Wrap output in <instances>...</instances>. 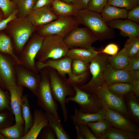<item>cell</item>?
I'll return each instance as SVG.
<instances>
[{
    "label": "cell",
    "instance_id": "obj_30",
    "mask_svg": "<svg viewBox=\"0 0 139 139\" xmlns=\"http://www.w3.org/2000/svg\"><path fill=\"white\" fill-rule=\"evenodd\" d=\"M47 116L48 125L54 131L57 139H70V137L64 129L60 120L57 119L53 114L45 112Z\"/></svg>",
    "mask_w": 139,
    "mask_h": 139
},
{
    "label": "cell",
    "instance_id": "obj_13",
    "mask_svg": "<svg viewBox=\"0 0 139 139\" xmlns=\"http://www.w3.org/2000/svg\"><path fill=\"white\" fill-rule=\"evenodd\" d=\"M15 68L16 84L27 88L37 97L38 89L41 80L40 74L21 65H15Z\"/></svg>",
    "mask_w": 139,
    "mask_h": 139
},
{
    "label": "cell",
    "instance_id": "obj_16",
    "mask_svg": "<svg viewBox=\"0 0 139 139\" xmlns=\"http://www.w3.org/2000/svg\"><path fill=\"white\" fill-rule=\"evenodd\" d=\"M27 17L36 28L47 24L58 18L53 11L50 5L33 10Z\"/></svg>",
    "mask_w": 139,
    "mask_h": 139
},
{
    "label": "cell",
    "instance_id": "obj_41",
    "mask_svg": "<svg viewBox=\"0 0 139 139\" xmlns=\"http://www.w3.org/2000/svg\"><path fill=\"white\" fill-rule=\"evenodd\" d=\"M107 0H90L87 9L98 13H100L107 4Z\"/></svg>",
    "mask_w": 139,
    "mask_h": 139
},
{
    "label": "cell",
    "instance_id": "obj_25",
    "mask_svg": "<svg viewBox=\"0 0 139 139\" xmlns=\"http://www.w3.org/2000/svg\"><path fill=\"white\" fill-rule=\"evenodd\" d=\"M128 12L126 9L119 8L107 3L101 12V14L107 23L113 20L126 18Z\"/></svg>",
    "mask_w": 139,
    "mask_h": 139
},
{
    "label": "cell",
    "instance_id": "obj_23",
    "mask_svg": "<svg viewBox=\"0 0 139 139\" xmlns=\"http://www.w3.org/2000/svg\"><path fill=\"white\" fill-rule=\"evenodd\" d=\"M130 119L138 125L139 124V103L138 98L133 92L126 94L124 97Z\"/></svg>",
    "mask_w": 139,
    "mask_h": 139
},
{
    "label": "cell",
    "instance_id": "obj_49",
    "mask_svg": "<svg viewBox=\"0 0 139 139\" xmlns=\"http://www.w3.org/2000/svg\"><path fill=\"white\" fill-rule=\"evenodd\" d=\"M53 0H37L33 10H35L47 5H51Z\"/></svg>",
    "mask_w": 139,
    "mask_h": 139
},
{
    "label": "cell",
    "instance_id": "obj_9",
    "mask_svg": "<svg viewBox=\"0 0 139 139\" xmlns=\"http://www.w3.org/2000/svg\"><path fill=\"white\" fill-rule=\"evenodd\" d=\"M72 85L75 94L74 96L66 97V103L70 101L75 102L79 106V110L84 113H96L103 108L100 100L95 94L84 91L77 86Z\"/></svg>",
    "mask_w": 139,
    "mask_h": 139
},
{
    "label": "cell",
    "instance_id": "obj_43",
    "mask_svg": "<svg viewBox=\"0 0 139 139\" xmlns=\"http://www.w3.org/2000/svg\"><path fill=\"white\" fill-rule=\"evenodd\" d=\"M40 137L41 139H55L57 138L56 134L53 129L49 125L42 129Z\"/></svg>",
    "mask_w": 139,
    "mask_h": 139
},
{
    "label": "cell",
    "instance_id": "obj_38",
    "mask_svg": "<svg viewBox=\"0 0 139 139\" xmlns=\"http://www.w3.org/2000/svg\"><path fill=\"white\" fill-rule=\"evenodd\" d=\"M6 111L12 112L10 105V95L8 90L4 91L0 86V112Z\"/></svg>",
    "mask_w": 139,
    "mask_h": 139
},
{
    "label": "cell",
    "instance_id": "obj_11",
    "mask_svg": "<svg viewBox=\"0 0 139 139\" xmlns=\"http://www.w3.org/2000/svg\"><path fill=\"white\" fill-rule=\"evenodd\" d=\"M44 38L38 34L33 36L24 47L19 57L21 65L37 73L39 72L36 67L35 59L41 47Z\"/></svg>",
    "mask_w": 139,
    "mask_h": 139
},
{
    "label": "cell",
    "instance_id": "obj_35",
    "mask_svg": "<svg viewBox=\"0 0 139 139\" xmlns=\"http://www.w3.org/2000/svg\"><path fill=\"white\" fill-rule=\"evenodd\" d=\"M37 0H23L17 4L19 18L27 16L31 11Z\"/></svg>",
    "mask_w": 139,
    "mask_h": 139
},
{
    "label": "cell",
    "instance_id": "obj_55",
    "mask_svg": "<svg viewBox=\"0 0 139 139\" xmlns=\"http://www.w3.org/2000/svg\"><path fill=\"white\" fill-rule=\"evenodd\" d=\"M0 17L4 18L3 13H2V12L0 8Z\"/></svg>",
    "mask_w": 139,
    "mask_h": 139
},
{
    "label": "cell",
    "instance_id": "obj_37",
    "mask_svg": "<svg viewBox=\"0 0 139 139\" xmlns=\"http://www.w3.org/2000/svg\"><path fill=\"white\" fill-rule=\"evenodd\" d=\"M139 2V0H108L107 3L117 7L130 10L138 6Z\"/></svg>",
    "mask_w": 139,
    "mask_h": 139
},
{
    "label": "cell",
    "instance_id": "obj_4",
    "mask_svg": "<svg viewBox=\"0 0 139 139\" xmlns=\"http://www.w3.org/2000/svg\"><path fill=\"white\" fill-rule=\"evenodd\" d=\"M72 59L66 56L61 58L53 59H49L44 62H35L37 70L39 72L45 67H50L55 70L63 78L67 79L66 76H68L67 81L71 85L78 87L82 85L87 77L88 74L80 76H76L72 73L71 68Z\"/></svg>",
    "mask_w": 139,
    "mask_h": 139
},
{
    "label": "cell",
    "instance_id": "obj_12",
    "mask_svg": "<svg viewBox=\"0 0 139 139\" xmlns=\"http://www.w3.org/2000/svg\"><path fill=\"white\" fill-rule=\"evenodd\" d=\"M95 94L100 100L103 108L119 111L130 119L124 99L112 94L105 81Z\"/></svg>",
    "mask_w": 139,
    "mask_h": 139
},
{
    "label": "cell",
    "instance_id": "obj_32",
    "mask_svg": "<svg viewBox=\"0 0 139 139\" xmlns=\"http://www.w3.org/2000/svg\"><path fill=\"white\" fill-rule=\"evenodd\" d=\"M129 56L124 48L114 56L107 57L109 63L114 68L123 69L128 63Z\"/></svg>",
    "mask_w": 139,
    "mask_h": 139
},
{
    "label": "cell",
    "instance_id": "obj_45",
    "mask_svg": "<svg viewBox=\"0 0 139 139\" xmlns=\"http://www.w3.org/2000/svg\"><path fill=\"white\" fill-rule=\"evenodd\" d=\"M118 46L114 43H111L107 45L102 51H98V54L105 53L111 56H114L118 53Z\"/></svg>",
    "mask_w": 139,
    "mask_h": 139
},
{
    "label": "cell",
    "instance_id": "obj_7",
    "mask_svg": "<svg viewBox=\"0 0 139 139\" xmlns=\"http://www.w3.org/2000/svg\"><path fill=\"white\" fill-rule=\"evenodd\" d=\"M107 56L102 53L98 54L90 62L89 69L92 77L87 83L78 86L84 91L95 93L105 81L104 74L109 63Z\"/></svg>",
    "mask_w": 139,
    "mask_h": 139
},
{
    "label": "cell",
    "instance_id": "obj_14",
    "mask_svg": "<svg viewBox=\"0 0 139 139\" xmlns=\"http://www.w3.org/2000/svg\"><path fill=\"white\" fill-rule=\"evenodd\" d=\"M15 65L9 56L0 52V86L3 89L16 84Z\"/></svg>",
    "mask_w": 139,
    "mask_h": 139
},
{
    "label": "cell",
    "instance_id": "obj_21",
    "mask_svg": "<svg viewBox=\"0 0 139 139\" xmlns=\"http://www.w3.org/2000/svg\"><path fill=\"white\" fill-rule=\"evenodd\" d=\"M107 110L103 108L99 111L96 113H84L75 108L73 115L71 118L75 125H86L89 123L94 122L106 119Z\"/></svg>",
    "mask_w": 139,
    "mask_h": 139
},
{
    "label": "cell",
    "instance_id": "obj_46",
    "mask_svg": "<svg viewBox=\"0 0 139 139\" xmlns=\"http://www.w3.org/2000/svg\"><path fill=\"white\" fill-rule=\"evenodd\" d=\"M128 19L137 23H139V6L132 9L128 12L127 18Z\"/></svg>",
    "mask_w": 139,
    "mask_h": 139
},
{
    "label": "cell",
    "instance_id": "obj_47",
    "mask_svg": "<svg viewBox=\"0 0 139 139\" xmlns=\"http://www.w3.org/2000/svg\"><path fill=\"white\" fill-rule=\"evenodd\" d=\"M18 12V8L15 10L8 18L4 19L0 22V31L6 28L8 23L17 18V15Z\"/></svg>",
    "mask_w": 139,
    "mask_h": 139
},
{
    "label": "cell",
    "instance_id": "obj_33",
    "mask_svg": "<svg viewBox=\"0 0 139 139\" xmlns=\"http://www.w3.org/2000/svg\"><path fill=\"white\" fill-rule=\"evenodd\" d=\"M107 85L112 94L123 99L126 94L133 91V86L131 83H116Z\"/></svg>",
    "mask_w": 139,
    "mask_h": 139
},
{
    "label": "cell",
    "instance_id": "obj_5",
    "mask_svg": "<svg viewBox=\"0 0 139 139\" xmlns=\"http://www.w3.org/2000/svg\"><path fill=\"white\" fill-rule=\"evenodd\" d=\"M41 78L38 90V104L45 112L51 113L60 120L58 112V105L53 96L47 68H44L39 72Z\"/></svg>",
    "mask_w": 139,
    "mask_h": 139
},
{
    "label": "cell",
    "instance_id": "obj_2",
    "mask_svg": "<svg viewBox=\"0 0 139 139\" xmlns=\"http://www.w3.org/2000/svg\"><path fill=\"white\" fill-rule=\"evenodd\" d=\"M49 76L52 93L55 101L60 105L62 111L64 120L66 122L68 115L65 99L66 97L74 96L75 91L72 85L67 79L62 77L56 71L50 67H47Z\"/></svg>",
    "mask_w": 139,
    "mask_h": 139
},
{
    "label": "cell",
    "instance_id": "obj_20",
    "mask_svg": "<svg viewBox=\"0 0 139 139\" xmlns=\"http://www.w3.org/2000/svg\"><path fill=\"white\" fill-rule=\"evenodd\" d=\"M33 123L29 132L21 139H35L43 128L48 125V121L45 112L36 109L33 114Z\"/></svg>",
    "mask_w": 139,
    "mask_h": 139
},
{
    "label": "cell",
    "instance_id": "obj_22",
    "mask_svg": "<svg viewBox=\"0 0 139 139\" xmlns=\"http://www.w3.org/2000/svg\"><path fill=\"white\" fill-rule=\"evenodd\" d=\"M51 5L53 11L58 17L73 16L79 10L76 5L60 0H53Z\"/></svg>",
    "mask_w": 139,
    "mask_h": 139
},
{
    "label": "cell",
    "instance_id": "obj_15",
    "mask_svg": "<svg viewBox=\"0 0 139 139\" xmlns=\"http://www.w3.org/2000/svg\"><path fill=\"white\" fill-rule=\"evenodd\" d=\"M106 119L111 123L112 126L127 131L138 133V125L126 117L121 112L111 109L107 110Z\"/></svg>",
    "mask_w": 139,
    "mask_h": 139
},
{
    "label": "cell",
    "instance_id": "obj_57",
    "mask_svg": "<svg viewBox=\"0 0 139 139\" xmlns=\"http://www.w3.org/2000/svg\"><path fill=\"white\" fill-rule=\"evenodd\" d=\"M4 19L3 17H0V22Z\"/></svg>",
    "mask_w": 139,
    "mask_h": 139
},
{
    "label": "cell",
    "instance_id": "obj_19",
    "mask_svg": "<svg viewBox=\"0 0 139 139\" xmlns=\"http://www.w3.org/2000/svg\"><path fill=\"white\" fill-rule=\"evenodd\" d=\"M108 26L120 30V34L124 37H139V25L136 23L128 19H115L106 23Z\"/></svg>",
    "mask_w": 139,
    "mask_h": 139
},
{
    "label": "cell",
    "instance_id": "obj_53",
    "mask_svg": "<svg viewBox=\"0 0 139 139\" xmlns=\"http://www.w3.org/2000/svg\"><path fill=\"white\" fill-rule=\"evenodd\" d=\"M62 1L69 4H72L74 0H60Z\"/></svg>",
    "mask_w": 139,
    "mask_h": 139
},
{
    "label": "cell",
    "instance_id": "obj_36",
    "mask_svg": "<svg viewBox=\"0 0 139 139\" xmlns=\"http://www.w3.org/2000/svg\"><path fill=\"white\" fill-rule=\"evenodd\" d=\"M126 42L124 48L129 57H132L139 54V37H131Z\"/></svg>",
    "mask_w": 139,
    "mask_h": 139
},
{
    "label": "cell",
    "instance_id": "obj_8",
    "mask_svg": "<svg viewBox=\"0 0 139 139\" xmlns=\"http://www.w3.org/2000/svg\"><path fill=\"white\" fill-rule=\"evenodd\" d=\"M81 24L73 16L59 17L50 23L38 28V34L45 37L56 35L64 39L73 28Z\"/></svg>",
    "mask_w": 139,
    "mask_h": 139
},
{
    "label": "cell",
    "instance_id": "obj_50",
    "mask_svg": "<svg viewBox=\"0 0 139 139\" xmlns=\"http://www.w3.org/2000/svg\"><path fill=\"white\" fill-rule=\"evenodd\" d=\"M132 84L133 87V92L138 98L139 97V79L134 78Z\"/></svg>",
    "mask_w": 139,
    "mask_h": 139
},
{
    "label": "cell",
    "instance_id": "obj_1",
    "mask_svg": "<svg viewBox=\"0 0 139 139\" xmlns=\"http://www.w3.org/2000/svg\"><path fill=\"white\" fill-rule=\"evenodd\" d=\"M73 16L81 24L91 30L98 40H103L113 37V31L107 25L99 13L84 9L79 10Z\"/></svg>",
    "mask_w": 139,
    "mask_h": 139
},
{
    "label": "cell",
    "instance_id": "obj_52",
    "mask_svg": "<svg viewBox=\"0 0 139 139\" xmlns=\"http://www.w3.org/2000/svg\"><path fill=\"white\" fill-rule=\"evenodd\" d=\"M75 128L76 133V138L77 139H84V136L79 130L78 126L75 125Z\"/></svg>",
    "mask_w": 139,
    "mask_h": 139
},
{
    "label": "cell",
    "instance_id": "obj_10",
    "mask_svg": "<svg viewBox=\"0 0 139 139\" xmlns=\"http://www.w3.org/2000/svg\"><path fill=\"white\" fill-rule=\"evenodd\" d=\"M98 40L97 37L87 27L73 28L64 38L69 48H91L92 45Z\"/></svg>",
    "mask_w": 139,
    "mask_h": 139
},
{
    "label": "cell",
    "instance_id": "obj_28",
    "mask_svg": "<svg viewBox=\"0 0 139 139\" xmlns=\"http://www.w3.org/2000/svg\"><path fill=\"white\" fill-rule=\"evenodd\" d=\"M105 139H138L139 133L124 131L110 126L104 135Z\"/></svg>",
    "mask_w": 139,
    "mask_h": 139
},
{
    "label": "cell",
    "instance_id": "obj_27",
    "mask_svg": "<svg viewBox=\"0 0 139 139\" xmlns=\"http://www.w3.org/2000/svg\"><path fill=\"white\" fill-rule=\"evenodd\" d=\"M0 52L9 56L15 65H21L19 57L14 52L10 38L4 33L0 34Z\"/></svg>",
    "mask_w": 139,
    "mask_h": 139
},
{
    "label": "cell",
    "instance_id": "obj_24",
    "mask_svg": "<svg viewBox=\"0 0 139 139\" xmlns=\"http://www.w3.org/2000/svg\"><path fill=\"white\" fill-rule=\"evenodd\" d=\"M98 54V51L93 47L89 48H74L69 49L66 56L72 59H79L89 63Z\"/></svg>",
    "mask_w": 139,
    "mask_h": 139
},
{
    "label": "cell",
    "instance_id": "obj_42",
    "mask_svg": "<svg viewBox=\"0 0 139 139\" xmlns=\"http://www.w3.org/2000/svg\"><path fill=\"white\" fill-rule=\"evenodd\" d=\"M123 69L126 70H139V54L133 57H129L128 64Z\"/></svg>",
    "mask_w": 139,
    "mask_h": 139
},
{
    "label": "cell",
    "instance_id": "obj_51",
    "mask_svg": "<svg viewBox=\"0 0 139 139\" xmlns=\"http://www.w3.org/2000/svg\"><path fill=\"white\" fill-rule=\"evenodd\" d=\"M126 70L134 78L139 79V71L134 70Z\"/></svg>",
    "mask_w": 139,
    "mask_h": 139
},
{
    "label": "cell",
    "instance_id": "obj_34",
    "mask_svg": "<svg viewBox=\"0 0 139 139\" xmlns=\"http://www.w3.org/2000/svg\"><path fill=\"white\" fill-rule=\"evenodd\" d=\"M89 63L79 59H72L71 68L73 73L76 76L88 74Z\"/></svg>",
    "mask_w": 139,
    "mask_h": 139
},
{
    "label": "cell",
    "instance_id": "obj_6",
    "mask_svg": "<svg viewBox=\"0 0 139 139\" xmlns=\"http://www.w3.org/2000/svg\"><path fill=\"white\" fill-rule=\"evenodd\" d=\"M11 35L17 52L20 54L32 33L37 30L26 17L17 18L10 21Z\"/></svg>",
    "mask_w": 139,
    "mask_h": 139
},
{
    "label": "cell",
    "instance_id": "obj_39",
    "mask_svg": "<svg viewBox=\"0 0 139 139\" xmlns=\"http://www.w3.org/2000/svg\"><path fill=\"white\" fill-rule=\"evenodd\" d=\"M17 5L10 0H0V8L6 19L18 8Z\"/></svg>",
    "mask_w": 139,
    "mask_h": 139
},
{
    "label": "cell",
    "instance_id": "obj_29",
    "mask_svg": "<svg viewBox=\"0 0 139 139\" xmlns=\"http://www.w3.org/2000/svg\"><path fill=\"white\" fill-rule=\"evenodd\" d=\"M24 124L15 122V124L0 129V133L7 139H21L24 135Z\"/></svg>",
    "mask_w": 139,
    "mask_h": 139
},
{
    "label": "cell",
    "instance_id": "obj_56",
    "mask_svg": "<svg viewBox=\"0 0 139 139\" xmlns=\"http://www.w3.org/2000/svg\"><path fill=\"white\" fill-rule=\"evenodd\" d=\"M5 138L0 133V139H5Z\"/></svg>",
    "mask_w": 139,
    "mask_h": 139
},
{
    "label": "cell",
    "instance_id": "obj_3",
    "mask_svg": "<svg viewBox=\"0 0 139 139\" xmlns=\"http://www.w3.org/2000/svg\"><path fill=\"white\" fill-rule=\"evenodd\" d=\"M69 48L64 39L52 35L44 37L41 47L37 54V62H44L47 59H56L66 56Z\"/></svg>",
    "mask_w": 139,
    "mask_h": 139
},
{
    "label": "cell",
    "instance_id": "obj_48",
    "mask_svg": "<svg viewBox=\"0 0 139 139\" xmlns=\"http://www.w3.org/2000/svg\"><path fill=\"white\" fill-rule=\"evenodd\" d=\"M90 0H74L72 4L77 6L79 10L87 8Z\"/></svg>",
    "mask_w": 139,
    "mask_h": 139
},
{
    "label": "cell",
    "instance_id": "obj_40",
    "mask_svg": "<svg viewBox=\"0 0 139 139\" xmlns=\"http://www.w3.org/2000/svg\"><path fill=\"white\" fill-rule=\"evenodd\" d=\"M0 113V129L8 127L13 125L14 122L12 111H6Z\"/></svg>",
    "mask_w": 139,
    "mask_h": 139
},
{
    "label": "cell",
    "instance_id": "obj_44",
    "mask_svg": "<svg viewBox=\"0 0 139 139\" xmlns=\"http://www.w3.org/2000/svg\"><path fill=\"white\" fill-rule=\"evenodd\" d=\"M79 130L85 139H98L92 133L87 125L78 126Z\"/></svg>",
    "mask_w": 139,
    "mask_h": 139
},
{
    "label": "cell",
    "instance_id": "obj_31",
    "mask_svg": "<svg viewBox=\"0 0 139 139\" xmlns=\"http://www.w3.org/2000/svg\"><path fill=\"white\" fill-rule=\"evenodd\" d=\"M87 125L92 133L98 139H105V133L112 126L110 122L106 119L89 123Z\"/></svg>",
    "mask_w": 139,
    "mask_h": 139
},
{
    "label": "cell",
    "instance_id": "obj_54",
    "mask_svg": "<svg viewBox=\"0 0 139 139\" xmlns=\"http://www.w3.org/2000/svg\"><path fill=\"white\" fill-rule=\"evenodd\" d=\"M10 0L17 4L18 3L23 1V0Z\"/></svg>",
    "mask_w": 139,
    "mask_h": 139
},
{
    "label": "cell",
    "instance_id": "obj_17",
    "mask_svg": "<svg viewBox=\"0 0 139 139\" xmlns=\"http://www.w3.org/2000/svg\"><path fill=\"white\" fill-rule=\"evenodd\" d=\"M7 90L10 94L11 108L15 116V122L24 124L21 113L23 87L15 84L9 86Z\"/></svg>",
    "mask_w": 139,
    "mask_h": 139
},
{
    "label": "cell",
    "instance_id": "obj_18",
    "mask_svg": "<svg viewBox=\"0 0 139 139\" xmlns=\"http://www.w3.org/2000/svg\"><path fill=\"white\" fill-rule=\"evenodd\" d=\"M108 63L104 74V81L107 84L116 83H132L134 78L126 70L114 68Z\"/></svg>",
    "mask_w": 139,
    "mask_h": 139
},
{
    "label": "cell",
    "instance_id": "obj_26",
    "mask_svg": "<svg viewBox=\"0 0 139 139\" xmlns=\"http://www.w3.org/2000/svg\"><path fill=\"white\" fill-rule=\"evenodd\" d=\"M28 97V94L23 95L21 102V113L24 123V135L27 134L30 130L33 120Z\"/></svg>",
    "mask_w": 139,
    "mask_h": 139
}]
</instances>
